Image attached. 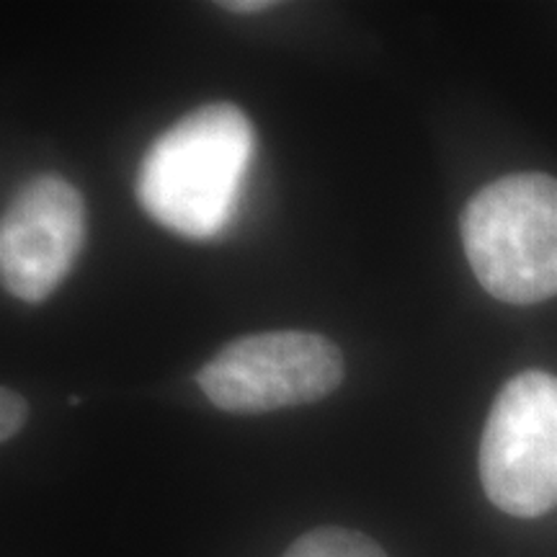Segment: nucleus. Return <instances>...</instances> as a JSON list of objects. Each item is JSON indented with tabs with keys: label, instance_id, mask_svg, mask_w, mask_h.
<instances>
[{
	"label": "nucleus",
	"instance_id": "1",
	"mask_svg": "<svg viewBox=\"0 0 557 557\" xmlns=\"http://www.w3.org/2000/svg\"><path fill=\"white\" fill-rule=\"evenodd\" d=\"M253 150V124L235 103L194 109L145 152L139 207L184 238H218L235 218Z\"/></svg>",
	"mask_w": 557,
	"mask_h": 557
},
{
	"label": "nucleus",
	"instance_id": "2",
	"mask_svg": "<svg viewBox=\"0 0 557 557\" xmlns=\"http://www.w3.org/2000/svg\"><path fill=\"white\" fill-rule=\"evenodd\" d=\"M459 227L487 295L511 305L557 295V178L511 173L493 181L470 199Z\"/></svg>",
	"mask_w": 557,
	"mask_h": 557
},
{
	"label": "nucleus",
	"instance_id": "3",
	"mask_svg": "<svg viewBox=\"0 0 557 557\" xmlns=\"http://www.w3.org/2000/svg\"><path fill=\"white\" fill-rule=\"evenodd\" d=\"M485 496L534 519L557 506V377L529 369L500 387L480 442Z\"/></svg>",
	"mask_w": 557,
	"mask_h": 557
},
{
	"label": "nucleus",
	"instance_id": "4",
	"mask_svg": "<svg viewBox=\"0 0 557 557\" xmlns=\"http://www.w3.org/2000/svg\"><path fill=\"white\" fill-rule=\"evenodd\" d=\"M344 380V357L331 338L274 331L227 344L199 372V387L230 413H269L308 406Z\"/></svg>",
	"mask_w": 557,
	"mask_h": 557
},
{
	"label": "nucleus",
	"instance_id": "5",
	"mask_svg": "<svg viewBox=\"0 0 557 557\" xmlns=\"http://www.w3.org/2000/svg\"><path fill=\"white\" fill-rule=\"evenodd\" d=\"M86 243V201L65 178L26 181L0 222V276L9 295L41 302L65 282Z\"/></svg>",
	"mask_w": 557,
	"mask_h": 557
},
{
	"label": "nucleus",
	"instance_id": "6",
	"mask_svg": "<svg viewBox=\"0 0 557 557\" xmlns=\"http://www.w3.org/2000/svg\"><path fill=\"white\" fill-rule=\"evenodd\" d=\"M284 557H387L367 534L344 527H320L302 534Z\"/></svg>",
	"mask_w": 557,
	"mask_h": 557
},
{
	"label": "nucleus",
	"instance_id": "7",
	"mask_svg": "<svg viewBox=\"0 0 557 557\" xmlns=\"http://www.w3.org/2000/svg\"><path fill=\"white\" fill-rule=\"evenodd\" d=\"M26 416H29V406H26L24 395H18L11 387L0 389V438L3 442H9V438L18 434Z\"/></svg>",
	"mask_w": 557,
	"mask_h": 557
},
{
	"label": "nucleus",
	"instance_id": "8",
	"mask_svg": "<svg viewBox=\"0 0 557 557\" xmlns=\"http://www.w3.org/2000/svg\"><path fill=\"white\" fill-rule=\"evenodd\" d=\"M220 9L230 13H261L274 9V3H269V0H233V3H220Z\"/></svg>",
	"mask_w": 557,
	"mask_h": 557
}]
</instances>
